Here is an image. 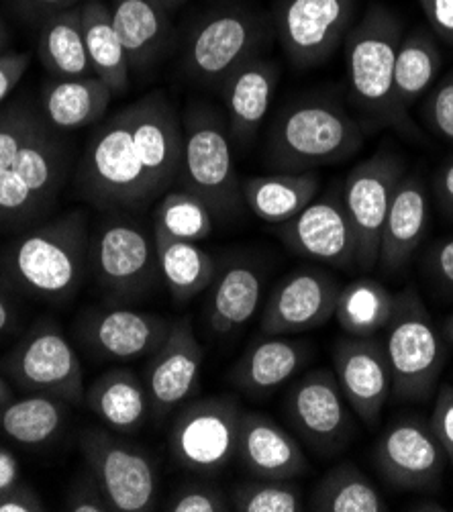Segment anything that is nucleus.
Segmentation results:
<instances>
[{
    "label": "nucleus",
    "instance_id": "nucleus-15",
    "mask_svg": "<svg viewBox=\"0 0 453 512\" xmlns=\"http://www.w3.org/2000/svg\"><path fill=\"white\" fill-rule=\"evenodd\" d=\"M374 464L390 486L429 492L441 486L447 455L429 421L417 415H398L376 443Z\"/></svg>",
    "mask_w": 453,
    "mask_h": 512
},
{
    "label": "nucleus",
    "instance_id": "nucleus-40",
    "mask_svg": "<svg viewBox=\"0 0 453 512\" xmlns=\"http://www.w3.org/2000/svg\"><path fill=\"white\" fill-rule=\"evenodd\" d=\"M47 127V121L29 109H13L0 115V172L9 170L19 153Z\"/></svg>",
    "mask_w": 453,
    "mask_h": 512
},
{
    "label": "nucleus",
    "instance_id": "nucleus-27",
    "mask_svg": "<svg viewBox=\"0 0 453 512\" xmlns=\"http://www.w3.org/2000/svg\"><path fill=\"white\" fill-rule=\"evenodd\" d=\"M321 192V176L313 172H276L241 180L245 207L260 221L284 225Z\"/></svg>",
    "mask_w": 453,
    "mask_h": 512
},
{
    "label": "nucleus",
    "instance_id": "nucleus-34",
    "mask_svg": "<svg viewBox=\"0 0 453 512\" xmlns=\"http://www.w3.org/2000/svg\"><path fill=\"white\" fill-rule=\"evenodd\" d=\"M156 249L162 280L178 304L190 302L215 282L217 262L198 243L156 235Z\"/></svg>",
    "mask_w": 453,
    "mask_h": 512
},
{
    "label": "nucleus",
    "instance_id": "nucleus-46",
    "mask_svg": "<svg viewBox=\"0 0 453 512\" xmlns=\"http://www.w3.org/2000/svg\"><path fill=\"white\" fill-rule=\"evenodd\" d=\"M29 62V54H23V51H3L0 54V102L17 88L29 68Z\"/></svg>",
    "mask_w": 453,
    "mask_h": 512
},
{
    "label": "nucleus",
    "instance_id": "nucleus-10",
    "mask_svg": "<svg viewBox=\"0 0 453 512\" xmlns=\"http://www.w3.org/2000/svg\"><path fill=\"white\" fill-rule=\"evenodd\" d=\"M407 162L400 153L382 145L370 158L351 168L341 186V198L358 243V270L372 272L378 266L380 237L390 202Z\"/></svg>",
    "mask_w": 453,
    "mask_h": 512
},
{
    "label": "nucleus",
    "instance_id": "nucleus-32",
    "mask_svg": "<svg viewBox=\"0 0 453 512\" xmlns=\"http://www.w3.org/2000/svg\"><path fill=\"white\" fill-rule=\"evenodd\" d=\"M82 25L92 74L103 80L113 94L127 92L131 84V66L115 31L111 7L103 0H84Z\"/></svg>",
    "mask_w": 453,
    "mask_h": 512
},
{
    "label": "nucleus",
    "instance_id": "nucleus-49",
    "mask_svg": "<svg viewBox=\"0 0 453 512\" xmlns=\"http://www.w3.org/2000/svg\"><path fill=\"white\" fill-rule=\"evenodd\" d=\"M41 498L27 486H13L5 492H0V512H41Z\"/></svg>",
    "mask_w": 453,
    "mask_h": 512
},
{
    "label": "nucleus",
    "instance_id": "nucleus-24",
    "mask_svg": "<svg viewBox=\"0 0 453 512\" xmlns=\"http://www.w3.org/2000/svg\"><path fill=\"white\" fill-rule=\"evenodd\" d=\"M280 66L272 58L256 56L239 66L223 84L221 94L227 107V129L233 145L247 149L254 143L268 117L272 98L280 82Z\"/></svg>",
    "mask_w": 453,
    "mask_h": 512
},
{
    "label": "nucleus",
    "instance_id": "nucleus-35",
    "mask_svg": "<svg viewBox=\"0 0 453 512\" xmlns=\"http://www.w3.org/2000/svg\"><path fill=\"white\" fill-rule=\"evenodd\" d=\"M394 294L374 278H356L341 286L333 317L351 337H376L390 321Z\"/></svg>",
    "mask_w": 453,
    "mask_h": 512
},
{
    "label": "nucleus",
    "instance_id": "nucleus-1",
    "mask_svg": "<svg viewBox=\"0 0 453 512\" xmlns=\"http://www.w3.org/2000/svg\"><path fill=\"white\" fill-rule=\"evenodd\" d=\"M182 119L160 90L109 117L88 139L76 186L98 211L141 213L180 182Z\"/></svg>",
    "mask_w": 453,
    "mask_h": 512
},
{
    "label": "nucleus",
    "instance_id": "nucleus-39",
    "mask_svg": "<svg viewBox=\"0 0 453 512\" xmlns=\"http://www.w3.org/2000/svg\"><path fill=\"white\" fill-rule=\"evenodd\" d=\"M229 504L239 512H298L302 494L292 480L256 478L233 486Z\"/></svg>",
    "mask_w": 453,
    "mask_h": 512
},
{
    "label": "nucleus",
    "instance_id": "nucleus-5",
    "mask_svg": "<svg viewBox=\"0 0 453 512\" xmlns=\"http://www.w3.org/2000/svg\"><path fill=\"white\" fill-rule=\"evenodd\" d=\"M382 345L392 374V394L405 402L429 400L439 388L447 351L415 288L394 294V311L384 327Z\"/></svg>",
    "mask_w": 453,
    "mask_h": 512
},
{
    "label": "nucleus",
    "instance_id": "nucleus-44",
    "mask_svg": "<svg viewBox=\"0 0 453 512\" xmlns=\"http://www.w3.org/2000/svg\"><path fill=\"white\" fill-rule=\"evenodd\" d=\"M419 7L431 33L439 41L453 45V0H419Z\"/></svg>",
    "mask_w": 453,
    "mask_h": 512
},
{
    "label": "nucleus",
    "instance_id": "nucleus-54",
    "mask_svg": "<svg viewBox=\"0 0 453 512\" xmlns=\"http://www.w3.org/2000/svg\"><path fill=\"white\" fill-rule=\"evenodd\" d=\"M443 335L449 341V345H453V313L447 317V321L443 325Z\"/></svg>",
    "mask_w": 453,
    "mask_h": 512
},
{
    "label": "nucleus",
    "instance_id": "nucleus-17",
    "mask_svg": "<svg viewBox=\"0 0 453 512\" xmlns=\"http://www.w3.org/2000/svg\"><path fill=\"white\" fill-rule=\"evenodd\" d=\"M284 245L302 258L343 270L358 268V243L341 192L329 190L309 202L294 219L278 225Z\"/></svg>",
    "mask_w": 453,
    "mask_h": 512
},
{
    "label": "nucleus",
    "instance_id": "nucleus-50",
    "mask_svg": "<svg viewBox=\"0 0 453 512\" xmlns=\"http://www.w3.org/2000/svg\"><path fill=\"white\" fill-rule=\"evenodd\" d=\"M23 11L31 17H43V21L52 15H58L62 11H70L74 7H80L84 0H19Z\"/></svg>",
    "mask_w": 453,
    "mask_h": 512
},
{
    "label": "nucleus",
    "instance_id": "nucleus-16",
    "mask_svg": "<svg viewBox=\"0 0 453 512\" xmlns=\"http://www.w3.org/2000/svg\"><path fill=\"white\" fill-rule=\"evenodd\" d=\"M9 372L19 386L37 394L80 404L84 398V372L68 337L52 323L31 331L9 360Z\"/></svg>",
    "mask_w": 453,
    "mask_h": 512
},
{
    "label": "nucleus",
    "instance_id": "nucleus-25",
    "mask_svg": "<svg viewBox=\"0 0 453 512\" xmlns=\"http://www.w3.org/2000/svg\"><path fill=\"white\" fill-rule=\"evenodd\" d=\"M311 357V343L272 335L251 345L233 366V386L249 398H268L290 382Z\"/></svg>",
    "mask_w": 453,
    "mask_h": 512
},
{
    "label": "nucleus",
    "instance_id": "nucleus-2",
    "mask_svg": "<svg viewBox=\"0 0 453 512\" xmlns=\"http://www.w3.org/2000/svg\"><path fill=\"white\" fill-rule=\"evenodd\" d=\"M405 21L386 5H370L345 37V72L349 100L360 113L362 127H390L417 133L394 96V64Z\"/></svg>",
    "mask_w": 453,
    "mask_h": 512
},
{
    "label": "nucleus",
    "instance_id": "nucleus-30",
    "mask_svg": "<svg viewBox=\"0 0 453 512\" xmlns=\"http://www.w3.org/2000/svg\"><path fill=\"white\" fill-rule=\"evenodd\" d=\"M441 66L443 54L439 39L429 27L405 31L394 64V96L402 113L411 117V109L437 82Z\"/></svg>",
    "mask_w": 453,
    "mask_h": 512
},
{
    "label": "nucleus",
    "instance_id": "nucleus-26",
    "mask_svg": "<svg viewBox=\"0 0 453 512\" xmlns=\"http://www.w3.org/2000/svg\"><path fill=\"white\" fill-rule=\"evenodd\" d=\"M111 15L131 72H145L164 56L172 23L162 0H113Z\"/></svg>",
    "mask_w": 453,
    "mask_h": 512
},
{
    "label": "nucleus",
    "instance_id": "nucleus-42",
    "mask_svg": "<svg viewBox=\"0 0 453 512\" xmlns=\"http://www.w3.org/2000/svg\"><path fill=\"white\" fill-rule=\"evenodd\" d=\"M229 498L221 488L207 482H192L178 488L164 510L172 512H223L229 510Z\"/></svg>",
    "mask_w": 453,
    "mask_h": 512
},
{
    "label": "nucleus",
    "instance_id": "nucleus-11",
    "mask_svg": "<svg viewBox=\"0 0 453 512\" xmlns=\"http://www.w3.org/2000/svg\"><path fill=\"white\" fill-rule=\"evenodd\" d=\"M284 417L296 439L321 457L341 453L356 435L354 411L335 374L325 368L311 370L292 382L284 396Z\"/></svg>",
    "mask_w": 453,
    "mask_h": 512
},
{
    "label": "nucleus",
    "instance_id": "nucleus-55",
    "mask_svg": "<svg viewBox=\"0 0 453 512\" xmlns=\"http://www.w3.org/2000/svg\"><path fill=\"white\" fill-rule=\"evenodd\" d=\"M164 3V7L168 9V11H172V9H176V7H180V5H184L186 0H162Z\"/></svg>",
    "mask_w": 453,
    "mask_h": 512
},
{
    "label": "nucleus",
    "instance_id": "nucleus-52",
    "mask_svg": "<svg viewBox=\"0 0 453 512\" xmlns=\"http://www.w3.org/2000/svg\"><path fill=\"white\" fill-rule=\"evenodd\" d=\"M11 323H13V313L9 309L7 300L0 296V333H5L11 327Z\"/></svg>",
    "mask_w": 453,
    "mask_h": 512
},
{
    "label": "nucleus",
    "instance_id": "nucleus-21",
    "mask_svg": "<svg viewBox=\"0 0 453 512\" xmlns=\"http://www.w3.org/2000/svg\"><path fill=\"white\" fill-rule=\"evenodd\" d=\"M431 221V194L425 178L419 172H411L400 178L390 209L384 221L378 270L396 278L409 268L417 249L421 247Z\"/></svg>",
    "mask_w": 453,
    "mask_h": 512
},
{
    "label": "nucleus",
    "instance_id": "nucleus-14",
    "mask_svg": "<svg viewBox=\"0 0 453 512\" xmlns=\"http://www.w3.org/2000/svg\"><path fill=\"white\" fill-rule=\"evenodd\" d=\"M56 133L47 127L0 172V219L29 221L56 202L68 172V151Z\"/></svg>",
    "mask_w": 453,
    "mask_h": 512
},
{
    "label": "nucleus",
    "instance_id": "nucleus-47",
    "mask_svg": "<svg viewBox=\"0 0 453 512\" xmlns=\"http://www.w3.org/2000/svg\"><path fill=\"white\" fill-rule=\"evenodd\" d=\"M429 272L445 288L453 290V235L437 241L429 251Z\"/></svg>",
    "mask_w": 453,
    "mask_h": 512
},
{
    "label": "nucleus",
    "instance_id": "nucleus-28",
    "mask_svg": "<svg viewBox=\"0 0 453 512\" xmlns=\"http://www.w3.org/2000/svg\"><path fill=\"white\" fill-rule=\"evenodd\" d=\"M113 90L98 76L56 78L41 90V111L56 131H74L98 123L107 115Z\"/></svg>",
    "mask_w": 453,
    "mask_h": 512
},
{
    "label": "nucleus",
    "instance_id": "nucleus-22",
    "mask_svg": "<svg viewBox=\"0 0 453 512\" xmlns=\"http://www.w3.org/2000/svg\"><path fill=\"white\" fill-rule=\"evenodd\" d=\"M168 319L135 309H103L86 315L82 337L90 349L115 362H133L156 353L172 331Z\"/></svg>",
    "mask_w": 453,
    "mask_h": 512
},
{
    "label": "nucleus",
    "instance_id": "nucleus-9",
    "mask_svg": "<svg viewBox=\"0 0 453 512\" xmlns=\"http://www.w3.org/2000/svg\"><path fill=\"white\" fill-rule=\"evenodd\" d=\"M360 0H274L272 27L296 70L329 62L356 25Z\"/></svg>",
    "mask_w": 453,
    "mask_h": 512
},
{
    "label": "nucleus",
    "instance_id": "nucleus-48",
    "mask_svg": "<svg viewBox=\"0 0 453 512\" xmlns=\"http://www.w3.org/2000/svg\"><path fill=\"white\" fill-rule=\"evenodd\" d=\"M431 192L441 213L453 221V153L435 170Z\"/></svg>",
    "mask_w": 453,
    "mask_h": 512
},
{
    "label": "nucleus",
    "instance_id": "nucleus-51",
    "mask_svg": "<svg viewBox=\"0 0 453 512\" xmlns=\"http://www.w3.org/2000/svg\"><path fill=\"white\" fill-rule=\"evenodd\" d=\"M19 478H21V470H19L17 457L9 449L0 447V492L17 486Z\"/></svg>",
    "mask_w": 453,
    "mask_h": 512
},
{
    "label": "nucleus",
    "instance_id": "nucleus-12",
    "mask_svg": "<svg viewBox=\"0 0 453 512\" xmlns=\"http://www.w3.org/2000/svg\"><path fill=\"white\" fill-rule=\"evenodd\" d=\"M243 408L235 398L211 396L182 406L170 429L174 462L196 474H215L235 459Z\"/></svg>",
    "mask_w": 453,
    "mask_h": 512
},
{
    "label": "nucleus",
    "instance_id": "nucleus-41",
    "mask_svg": "<svg viewBox=\"0 0 453 512\" xmlns=\"http://www.w3.org/2000/svg\"><path fill=\"white\" fill-rule=\"evenodd\" d=\"M421 117L435 137L453 145V70L425 94Z\"/></svg>",
    "mask_w": 453,
    "mask_h": 512
},
{
    "label": "nucleus",
    "instance_id": "nucleus-29",
    "mask_svg": "<svg viewBox=\"0 0 453 512\" xmlns=\"http://www.w3.org/2000/svg\"><path fill=\"white\" fill-rule=\"evenodd\" d=\"M84 398L100 421L123 435L137 433L151 415L145 384L125 368H115L98 376Z\"/></svg>",
    "mask_w": 453,
    "mask_h": 512
},
{
    "label": "nucleus",
    "instance_id": "nucleus-6",
    "mask_svg": "<svg viewBox=\"0 0 453 512\" xmlns=\"http://www.w3.org/2000/svg\"><path fill=\"white\" fill-rule=\"evenodd\" d=\"M182 188L203 198L215 219H233L245 207L235 172L227 121L207 102H190L182 117Z\"/></svg>",
    "mask_w": 453,
    "mask_h": 512
},
{
    "label": "nucleus",
    "instance_id": "nucleus-7",
    "mask_svg": "<svg viewBox=\"0 0 453 512\" xmlns=\"http://www.w3.org/2000/svg\"><path fill=\"white\" fill-rule=\"evenodd\" d=\"M274 35L272 19L245 5H227L200 17L184 45V74L203 86L221 84L245 62L262 56Z\"/></svg>",
    "mask_w": 453,
    "mask_h": 512
},
{
    "label": "nucleus",
    "instance_id": "nucleus-4",
    "mask_svg": "<svg viewBox=\"0 0 453 512\" xmlns=\"http://www.w3.org/2000/svg\"><path fill=\"white\" fill-rule=\"evenodd\" d=\"M90 253L88 217L68 211L25 233L11 249V272L33 296L66 300L82 284Z\"/></svg>",
    "mask_w": 453,
    "mask_h": 512
},
{
    "label": "nucleus",
    "instance_id": "nucleus-8",
    "mask_svg": "<svg viewBox=\"0 0 453 512\" xmlns=\"http://www.w3.org/2000/svg\"><path fill=\"white\" fill-rule=\"evenodd\" d=\"M88 262L98 284L121 298L143 294L162 278L154 229L129 211H105L90 235Z\"/></svg>",
    "mask_w": 453,
    "mask_h": 512
},
{
    "label": "nucleus",
    "instance_id": "nucleus-53",
    "mask_svg": "<svg viewBox=\"0 0 453 512\" xmlns=\"http://www.w3.org/2000/svg\"><path fill=\"white\" fill-rule=\"evenodd\" d=\"M7 45H9V31H7L5 21L0 19V54H3V51H7Z\"/></svg>",
    "mask_w": 453,
    "mask_h": 512
},
{
    "label": "nucleus",
    "instance_id": "nucleus-43",
    "mask_svg": "<svg viewBox=\"0 0 453 512\" xmlns=\"http://www.w3.org/2000/svg\"><path fill=\"white\" fill-rule=\"evenodd\" d=\"M429 425L447 455V462L453 464V384L437 388Z\"/></svg>",
    "mask_w": 453,
    "mask_h": 512
},
{
    "label": "nucleus",
    "instance_id": "nucleus-13",
    "mask_svg": "<svg viewBox=\"0 0 453 512\" xmlns=\"http://www.w3.org/2000/svg\"><path fill=\"white\" fill-rule=\"evenodd\" d=\"M80 447L90 474L103 490L111 510H154L160 494L158 472L141 447L123 443L100 429H88L80 439Z\"/></svg>",
    "mask_w": 453,
    "mask_h": 512
},
{
    "label": "nucleus",
    "instance_id": "nucleus-56",
    "mask_svg": "<svg viewBox=\"0 0 453 512\" xmlns=\"http://www.w3.org/2000/svg\"><path fill=\"white\" fill-rule=\"evenodd\" d=\"M9 398V390H7V386H5V382L0 380V404H3L5 400Z\"/></svg>",
    "mask_w": 453,
    "mask_h": 512
},
{
    "label": "nucleus",
    "instance_id": "nucleus-38",
    "mask_svg": "<svg viewBox=\"0 0 453 512\" xmlns=\"http://www.w3.org/2000/svg\"><path fill=\"white\" fill-rule=\"evenodd\" d=\"M215 231V215L194 192L180 188L160 196L154 213V233L180 241H203Z\"/></svg>",
    "mask_w": 453,
    "mask_h": 512
},
{
    "label": "nucleus",
    "instance_id": "nucleus-31",
    "mask_svg": "<svg viewBox=\"0 0 453 512\" xmlns=\"http://www.w3.org/2000/svg\"><path fill=\"white\" fill-rule=\"evenodd\" d=\"M213 284L207 319L217 335H229L254 319L264 290V276L256 266L247 262L231 264Z\"/></svg>",
    "mask_w": 453,
    "mask_h": 512
},
{
    "label": "nucleus",
    "instance_id": "nucleus-3",
    "mask_svg": "<svg viewBox=\"0 0 453 512\" xmlns=\"http://www.w3.org/2000/svg\"><path fill=\"white\" fill-rule=\"evenodd\" d=\"M366 129L343 102L305 96L284 105L266 135V162L276 172H313L347 162L364 147Z\"/></svg>",
    "mask_w": 453,
    "mask_h": 512
},
{
    "label": "nucleus",
    "instance_id": "nucleus-33",
    "mask_svg": "<svg viewBox=\"0 0 453 512\" xmlns=\"http://www.w3.org/2000/svg\"><path fill=\"white\" fill-rule=\"evenodd\" d=\"M37 54L41 66L54 78L92 76L88 60L82 5L47 17L39 31Z\"/></svg>",
    "mask_w": 453,
    "mask_h": 512
},
{
    "label": "nucleus",
    "instance_id": "nucleus-37",
    "mask_svg": "<svg viewBox=\"0 0 453 512\" xmlns=\"http://www.w3.org/2000/svg\"><path fill=\"white\" fill-rule=\"evenodd\" d=\"M311 510L384 512L386 502L374 482L354 464H337L313 488Z\"/></svg>",
    "mask_w": 453,
    "mask_h": 512
},
{
    "label": "nucleus",
    "instance_id": "nucleus-19",
    "mask_svg": "<svg viewBox=\"0 0 453 512\" xmlns=\"http://www.w3.org/2000/svg\"><path fill=\"white\" fill-rule=\"evenodd\" d=\"M333 374L354 415L370 429L380 425L392 394V374L382 341L343 337L333 347Z\"/></svg>",
    "mask_w": 453,
    "mask_h": 512
},
{
    "label": "nucleus",
    "instance_id": "nucleus-23",
    "mask_svg": "<svg viewBox=\"0 0 453 512\" xmlns=\"http://www.w3.org/2000/svg\"><path fill=\"white\" fill-rule=\"evenodd\" d=\"M235 457L254 478L294 480L309 472V459L298 439L256 411L241 413Z\"/></svg>",
    "mask_w": 453,
    "mask_h": 512
},
{
    "label": "nucleus",
    "instance_id": "nucleus-18",
    "mask_svg": "<svg viewBox=\"0 0 453 512\" xmlns=\"http://www.w3.org/2000/svg\"><path fill=\"white\" fill-rule=\"evenodd\" d=\"M339 290L337 278L321 268L286 274L270 292L262 311V335H296L325 325L335 313Z\"/></svg>",
    "mask_w": 453,
    "mask_h": 512
},
{
    "label": "nucleus",
    "instance_id": "nucleus-20",
    "mask_svg": "<svg viewBox=\"0 0 453 512\" xmlns=\"http://www.w3.org/2000/svg\"><path fill=\"white\" fill-rule=\"evenodd\" d=\"M203 360V347L194 335L190 317L176 321L166 341L156 353L149 355L145 370L143 384L149 394L154 421H162L196 394Z\"/></svg>",
    "mask_w": 453,
    "mask_h": 512
},
{
    "label": "nucleus",
    "instance_id": "nucleus-36",
    "mask_svg": "<svg viewBox=\"0 0 453 512\" xmlns=\"http://www.w3.org/2000/svg\"><path fill=\"white\" fill-rule=\"evenodd\" d=\"M68 402L49 394H33L7 404L0 413V431L23 445L52 441L68 421Z\"/></svg>",
    "mask_w": 453,
    "mask_h": 512
},
{
    "label": "nucleus",
    "instance_id": "nucleus-45",
    "mask_svg": "<svg viewBox=\"0 0 453 512\" xmlns=\"http://www.w3.org/2000/svg\"><path fill=\"white\" fill-rule=\"evenodd\" d=\"M64 506H66L64 510H72V512H109L111 510L103 490H100L94 478L82 480L78 486H74Z\"/></svg>",
    "mask_w": 453,
    "mask_h": 512
}]
</instances>
